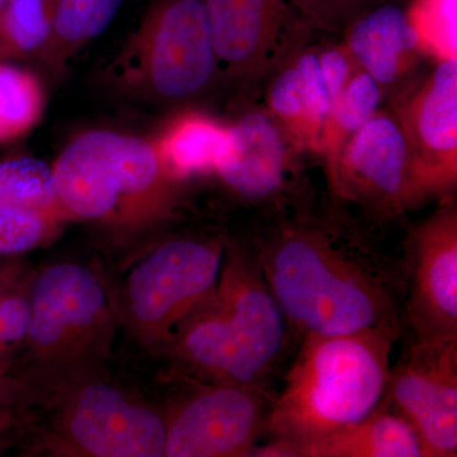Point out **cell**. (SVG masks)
Returning <instances> with one entry per match:
<instances>
[{
    "instance_id": "obj_26",
    "label": "cell",
    "mask_w": 457,
    "mask_h": 457,
    "mask_svg": "<svg viewBox=\"0 0 457 457\" xmlns=\"http://www.w3.org/2000/svg\"><path fill=\"white\" fill-rule=\"evenodd\" d=\"M57 219L45 213L0 204V254H17L40 245Z\"/></svg>"
},
{
    "instance_id": "obj_4",
    "label": "cell",
    "mask_w": 457,
    "mask_h": 457,
    "mask_svg": "<svg viewBox=\"0 0 457 457\" xmlns=\"http://www.w3.org/2000/svg\"><path fill=\"white\" fill-rule=\"evenodd\" d=\"M60 203L69 216L137 221L167 209L174 180L150 141L111 130L75 137L53 167Z\"/></svg>"
},
{
    "instance_id": "obj_25",
    "label": "cell",
    "mask_w": 457,
    "mask_h": 457,
    "mask_svg": "<svg viewBox=\"0 0 457 457\" xmlns=\"http://www.w3.org/2000/svg\"><path fill=\"white\" fill-rule=\"evenodd\" d=\"M420 51L438 60L456 56V0H418L408 13Z\"/></svg>"
},
{
    "instance_id": "obj_8",
    "label": "cell",
    "mask_w": 457,
    "mask_h": 457,
    "mask_svg": "<svg viewBox=\"0 0 457 457\" xmlns=\"http://www.w3.org/2000/svg\"><path fill=\"white\" fill-rule=\"evenodd\" d=\"M329 177L337 196L359 204L375 220L418 206L407 139L394 111L380 108L352 135Z\"/></svg>"
},
{
    "instance_id": "obj_5",
    "label": "cell",
    "mask_w": 457,
    "mask_h": 457,
    "mask_svg": "<svg viewBox=\"0 0 457 457\" xmlns=\"http://www.w3.org/2000/svg\"><path fill=\"white\" fill-rule=\"evenodd\" d=\"M108 75L126 95L161 104L204 93L219 78L204 0H152Z\"/></svg>"
},
{
    "instance_id": "obj_15",
    "label": "cell",
    "mask_w": 457,
    "mask_h": 457,
    "mask_svg": "<svg viewBox=\"0 0 457 457\" xmlns=\"http://www.w3.org/2000/svg\"><path fill=\"white\" fill-rule=\"evenodd\" d=\"M29 306V341L44 357H64L77 351L104 320L107 299L89 270L60 263L41 273Z\"/></svg>"
},
{
    "instance_id": "obj_10",
    "label": "cell",
    "mask_w": 457,
    "mask_h": 457,
    "mask_svg": "<svg viewBox=\"0 0 457 457\" xmlns=\"http://www.w3.org/2000/svg\"><path fill=\"white\" fill-rule=\"evenodd\" d=\"M219 77L251 86L278 71L302 41V20L282 0H204Z\"/></svg>"
},
{
    "instance_id": "obj_12",
    "label": "cell",
    "mask_w": 457,
    "mask_h": 457,
    "mask_svg": "<svg viewBox=\"0 0 457 457\" xmlns=\"http://www.w3.org/2000/svg\"><path fill=\"white\" fill-rule=\"evenodd\" d=\"M411 155L417 204L445 196L457 180V59L440 60L396 108Z\"/></svg>"
},
{
    "instance_id": "obj_27",
    "label": "cell",
    "mask_w": 457,
    "mask_h": 457,
    "mask_svg": "<svg viewBox=\"0 0 457 457\" xmlns=\"http://www.w3.org/2000/svg\"><path fill=\"white\" fill-rule=\"evenodd\" d=\"M290 60L299 75L306 107L311 114L312 121L317 129L321 144L324 129H326L336 101L330 95L326 78L321 71L319 51L318 49L300 50L299 47L296 53L290 56Z\"/></svg>"
},
{
    "instance_id": "obj_19",
    "label": "cell",
    "mask_w": 457,
    "mask_h": 457,
    "mask_svg": "<svg viewBox=\"0 0 457 457\" xmlns=\"http://www.w3.org/2000/svg\"><path fill=\"white\" fill-rule=\"evenodd\" d=\"M123 0H57L49 40L40 53L51 64L95 40L112 22Z\"/></svg>"
},
{
    "instance_id": "obj_24",
    "label": "cell",
    "mask_w": 457,
    "mask_h": 457,
    "mask_svg": "<svg viewBox=\"0 0 457 457\" xmlns=\"http://www.w3.org/2000/svg\"><path fill=\"white\" fill-rule=\"evenodd\" d=\"M267 111L299 147L320 152V137L306 107L299 75L290 57L275 71L267 90Z\"/></svg>"
},
{
    "instance_id": "obj_14",
    "label": "cell",
    "mask_w": 457,
    "mask_h": 457,
    "mask_svg": "<svg viewBox=\"0 0 457 457\" xmlns=\"http://www.w3.org/2000/svg\"><path fill=\"white\" fill-rule=\"evenodd\" d=\"M66 429L87 455L165 456L167 422L108 384L93 383L79 390L69 407Z\"/></svg>"
},
{
    "instance_id": "obj_1",
    "label": "cell",
    "mask_w": 457,
    "mask_h": 457,
    "mask_svg": "<svg viewBox=\"0 0 457 457\" xmlns=\"http://www.w3.org/2000/svg\"><path fill=\"white\" fill-rule=\"evenodd\" d=\"M248 246L286 321L303 335H402V262L387 257L347 216L284 210Z\"/></svg>"
},
{
    "instance_id": "obj_30",
    "label": "cell",
    "mask_w": 457,
    "mask_h": 457,
    "mask_svg": "<svg viewBox=\"0 0 457 457\" xmlns=\"http://www.w3.org/2000/svg\"><path fill=\"white\" fill-rule=\"evenodd\" d=\"M7 2V0H0V9H2L3 5H4V3Z\"/></svg>"
},
{
    "instance_id": "obj_2",
    "label": "cell",
    "mask_w": 457,
    "mask_h": 457,
    "mask_svg": "<svg viewBox=\"0 0 457 457\" xmlns=\"http://www.w3.org/2000/svg\"><path fill=\"white\" fill-rule=\"evenodd\" d=\"M396 333L303 335L302 348L270 404L266 433L272 441L251 456L287 457L297 445L359 422L383 402Z\"/></svg>"
},
{
    "instance_id": "obj_17",
    "label": "cell",
    "mask_w": 457,
    "mask_h": 457,
    "mask_svg": "<svg viewBox=\"0 0 457 457\" xmlns=\"http://www.w3.org/2000/svg\"><path fill=\"white\" fill-rule=\"evenodd\" d=\"M413 427L386 403L368 417L318 440L297 445L287 457H420ZM423 457V456H422Z\"/></svg>"
},
{
    "instance_id": "obj_3",
    "label": "cell",
    "mask_w": 457,
    "mask_h": 457,
    "mask_svg": "<svg viewBox=\"0 0 457 457\" xmlns=\"http://www.w3.org/2000/svg\"><path fill=\"white\" fill-rule=\"evenodd\" d=\"M286 319L248 245H233L212 299L176 336L174 353L212 383L263 387L286 335Z\"/></svg>"
},
{
    "instance_id": "obj_20",
    "label": "cell",
    "mask_w": 457,
    "mask_h": 457,
    "mask_svg": "<svg viewBox=\"0 0 457 457\" xmlns=\"http://www.w3.org/2000/svg\"><path fill=\"white\" fill-rule=\"evenodd\" d=\"M384 90L365 71L357 69L336 102L323 137L320 155L326 156L328 170H332L343 145L359 131L381 106Z\"/></svg>"
},
{
    "instance_id": "obj_7",
    "label": "cell",
    "mask_w": 457,
    "mask_h": 457,
    "mask_svg": "<svg viewBox=\"0 0 457 457\" xmlns=\"http://www.w3.org/2000/svg\"><path fill=\"white\" fill-rule=\"evenodd\" d=\"M403 317L417 342L457 341V210L453 200L404 240Z\"/></svg>"
},
{
    "instance_id": "obj_13",
    "label": "cell",
    "mask_w": 457,
    "mask_h": 457,
    "mask_svg": "<svg viewBox=\"0 0 457 457\" xmlns=\"http://www.w3.org/2000/svg\"><path fill=\"white\" fill-rule=\"evenodd\" d=\"M300 149L266 108H249L228 126V143L213 171L234 195L257 206L284 209Z\"/></svg>"
},
{
    "instance_id": "obj_18",
    "label": "cell",
    "mask_w": 457,
    "mask_h": 457,
    "mask_svg": "<svg viewBox=\"0 0 457 457\" xmlns=\"http://www.w3.org/2000/svg\"><path fill=\"white\" fill-rule=\"evenodd\" d=\"M159 162L171 179L213 170L228 143V126L197 112L180 114L154 140Z\"/></svg>"
},
{
    "instance_id": "obj_9",
    "label": "cell",
    "mask_w": 457,
    "mask_h": 457,
    "mask_svg": "<svg viewBox=\"0 0 457 457\" xmlns=\"http://www.w3.org/2000/svg\"><path fill=\"white\" fill-rule=\"evenodd\" d=\"M383 400L413 427L423 457H455L457 341L411 339L390 366Z\"/></svg>"
},
{
    "instance_id": "obj_29",
    "label": "cell",
    "mask_w": 457,
    "mask_h": 457,
    "mask_svg": "<svg viewBox=\"0 0 457 457\" xmlns=\"http://www.w3.org/2000/svg\"><path fill=\"white\" fill-rule=\"evenodd\" d=\"M300 13L318 25H332L351 0H291Z\"/></svg>"
},
{
    "instance_id": "obj_11",
    "label": "cell",
    "mask_w": 457,
    "mask_h": 457,
    "mask_svg": "<svg viewBox=\"0 0 457 457\" xmlns=\"http://www.w3.org/2000/svg\"><path fill=\"white\" fill-rule=\"evenodd\" d=\"M270 404L263 387L206 385L167 420L165 456H251L266 432Z\"/></svg>"
},
{
    "instance_id": "obj_22",
    "label": "cell",
    "mask_w": 457,
    "mask_h": 457,
    "mask_svg": "<svg viewBox=\"0 0 457 457\" xmlns=\"http://www.w3.org/2000/svg\"><path fill=\"white\" fill-rule=\"evenodd\" d=\"M57 0H7L0 9V60L40 53L53 26Z\"/></svg>"
},
{
    "instance_id": "obj_21",
    "label": "cell",
    "mask_w": 457,
    "mask_h": 457,
    "mask_svg": "<svg viewBox=\"0 0 457 457\" xmlns=\"http://www.w3.org/2000/svg\"><path fill=\"white\" fill-rule=\"evenodd\" d=\"M0 204L45 213L57 220L69 216L57 196L53 168L29 156L0 161Z\"/></svg>"
},
{
    "instance_id": "obj_23",
    "label": "cell",
    "mask_w": 457,
    "mask_h": 457,
    "mask_svg": "<svg viewBox=\"0 0 457 457\" xmlns=\"http://www.w3.org/2000/svg\"><path fill=\"white\" fill-rule=\"evenodd\" d=\"M42 110L44 90L37 78L0 60V144L32 130Z\"/></svg>"
},
{
    "instance_id": "obj_28",
    "label": "cell",
    "mask_w": 457,
    "mask_h": 457,
    "mask_svg": "<svg viewBox=\"0 0 457 457\" xmlns=\"http://www.w3.org/2000/svg\"><path fill=\"white\" fill-rule=\"evenodd\" d=\"M31 306L26 300L11 297L0 303V343L17 342L27 336Z\"/></svg>"
},
{
    "instance_id": "obj_6",
    "label": "cell",
    "mask_w": 457,
    "mask_h": 457,
    "mask_svg": "<svg viewBox=\"0 0 457 457\" xmlns=\"http://www.w3.org/2000/svg\"><path fill=\"white\" fill-rule=\"evenodd\" d=\"M224 245L219 239L177 237L132 270L128 303L137 327L154 339H174L180 328L215 294Z\"/></svg>"
},
{
    "instance_id": "obj_16",
    "label": "cell",
    "mask_w": 457,
    "mask_h": 457,
    "mask_svg": "<svg viewBox=\"0 0 457 457\" xmlns=\"http://www.w3.org/2000/svg\"><path fill=\"white\" fill-rule=\"evenodd\" d=\"M345 47L357 68L383 89L402 82L420 51L407 12L393 3L357 18L345 36Z\"/></svg>"
}]
</instances>
